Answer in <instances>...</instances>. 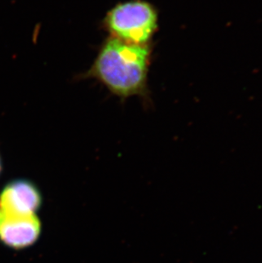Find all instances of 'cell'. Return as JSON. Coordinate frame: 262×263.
I'll return each instance as SVG.
<instances>
[{
    "label": "cell",
    "instance_id": "cell-1",
    "mask_svg": "<svg viewBox=\"0 0 262 263\" xmlns=\"http://www.w3.org/2000/svg\"><path fill=\"white\" fill-rule=\"evenodd\" d=\"M151 47V45H133L109 36L84 77L97 80L121 99L146 97Z\"/></svg>",
    "mask_w": 262,
    "mask_h": 263
},
{
    "label": "cell",
    "instance_id": "cell-2",
    "mask_svg": "<svg viewBox=\"0 0 262 263\" xmlns=\"http://www.w3.org/2000/svg\"><path fill=\"white\" fill-rule=\"evenodd\" d=\"M102 26L110 37L133 45H151L158 29V10L146 0H128L109 10Z\"/></svg>",
    "mask_w": 262,
    "mask_h": 263
},
{
    "label": "cell",
    "instance_id": "cell-3",
    "mask_svg": "<svg viewBox=\"0 0 262 263\" xmlns=\"http://www.w3.org/2000/svg\"><path fill=\"white\" fill-rule=\"evenodd\" d=\"M41 233V223L35 215L9 213L0 209V240L13 249L32 246Z\"/></svg>",
    "mask_w": 262,
    "mask_h": 263
},
{
    "label": "cell",
    "instance_id": "cell-4",
    "mask_svg": "<svg viewBox=\"0 0 262 263\" xmlns=\"http://www.w3.org/2000/svg\"><path fill=\"white\" fill-rule=\"evenodd\" d=\"M42 204L40 190L26 180H15L3 189L0 209L17 215H35Z\"/></svg>",
    "mask_w": 262,
    "mask_h": 263
},
{
    "label": "cell",
    "instance_id": "cell-5",
    "mask_svg": "<svg viewBox=\"0 0 262 263\" xmlns=\"http://www.w3.org/2000/svg\"><path fill=\"white\" fill-rule=\"evenodd\" d=\"M1 170H2V165H1V159H0V172H1Z\"/></svg>",
    "mask_w": 262,
    "mask_h": 263
}]
</instances>
